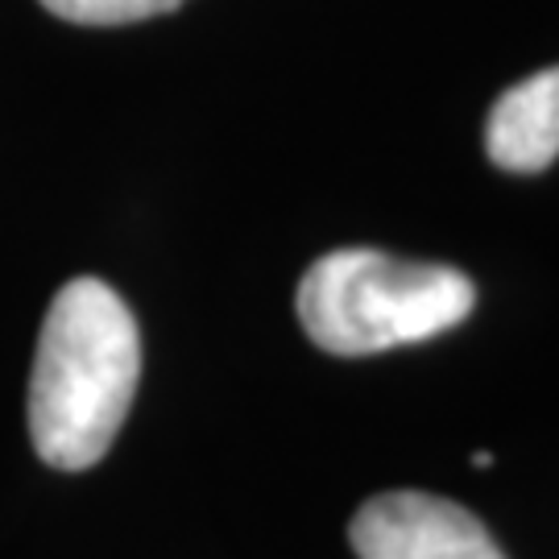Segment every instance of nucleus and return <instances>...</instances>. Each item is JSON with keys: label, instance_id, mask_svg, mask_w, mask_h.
Masks as SVG:
<instances>
[{"label": "nucleus", "instance_id": "1", "mask_svg": "<svg viewBox=\"0 0 559 559\" xmlns=\"http://www.w3.org/2000/svg\"><path fill=\"white\" fill-rule=\"evenodd\" d=\"M141 378L133 311L100 278L67 282L41 323L29 373V440L50 468L83 473L108 456Z\"/></svg>", "mask_w": 559, "mask_h": 559}, {"label": "nucleus", "instance_id": "3", "mask_svg": "<svg viewBox=\"0 0 559 559\" xmlns=\"http://www.w3.org/2000/svg\"><path fill=\"white\" fill-rule=\"evenodd\" d=\"M357 559H506L477 514L436 493H381L348 526Z\"/></svg>", "mask_w": 559, "mask_h": 559}, {"label": "nucleus", "instance_id": "5", "mask_svg": "<svg viewBox=\"0 0 559 559\" xmlns=\"http://www.w3.org/2000/svg\"><path fill=\"white\" fill-rule=\"evenodd\" d=\"M55 17L75 25H129L179 9L182 0H41Z\"/></svg>", "mask_w": 559, "mask_h": 559}, {"label": "nucleus", "instance_id": "2", "mask_svg": "<svg viewBox=\"0 0 559 559\" xmlns=\"http://www.w3.org/2000/svg\"><path fill=\"white\" fill-rule=\"evenodd\" d=\"M302 332L336 357H373L402 344H423L464 323L477 307V286L452 265L402 261L378 249L323 253L299 282Z\"/></svg>", "mask_w": 559, "mask_h": 559}, {"label": "nucleus", "instance_id": "4", "mask_svg": "<svg viewBox=\"0 0 559 559\" xmlns=\"http://www.w3.org/2000/svg\"><path fill=\"white\" fill-rule=\"evenodd\" d=\"M485 150L514 175H539L559 158V67L501 92L485 124Z\"/></svg>", "mask_w": 559, "mask_h": 559}]
</instances>
